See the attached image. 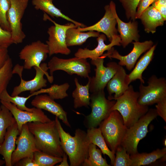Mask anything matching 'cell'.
<instances>
[{
    "label": "cell",
    "instance_id": "obj_1",
    "mask_svg": "<svg viewBox=\"0 0 166 166\" xmlns=\"http://www.w3.org/2000/svg\"><path fill=\"white\" fill-rule=\"evenodd\" d=\"M27 124L39 151L54 156L62 157L65 152L61 146L55 120L46 123L31 122Z\"/></svg>",
    "mask_w": 166,
    "mask_h": 166
},
{
    "label": "cell",
    "instance_id": "obj_2",
    "mask_svg": "<svg viewBox=\"0 0 166 166\" xmlns=\"http://www.w3.org/2000/svg\"><path fill=\"white\" fill-rule=\"evenodd\" d=\"M55 120L62 147L68 156L70 166H82L88 157L89 147L91 143L87 132L77 128L75 130L74 136H72L65 131L57 117H56Z\"/></svg>",
    "mask_w": 166,
    "mask_h": 166
},
{
    "label": "cell",
    "instance_id": "obj_3",
    "mask_svg": "<svg viewBox=\"0 0 166 166\" xmlns=\"http://www.w3.org/2000/svg\"><path fill=\"white\" fill-rule=\"evenodd\" d=\"M138 92L134 90L130 85L120 97L116 99L112 111H118L122 116L124 124L128 128L133 125L148 110V107L140 105L138 102Z\"/></svg>",
    "mask_w": 166,
    "mask_h": 166
},
{
    "label": "cell",
    "instance_id": "obj_4",
    "mask_svg": "<svg viewBox=\"0 0 166 166\" xmlns=\"http://www.w3.org/2000/svg\"><path fill=\"white\" fill-rule=\"evenodd\" d=\"M157 116L155 109H148L145 114L127 128L121 145L125 148L130 155L138 152L137 146L139 141L145 137L148 125Z\"/></svg>",
    "mask_w": 166,
    "mask_h": 166
},
{
    "label": "cell",
    "instance_id": "obj_5",
    "mask_svg": "<svg viewBox=\"0 0 166 166\" xmlns=\"http://www.w3.org/2000/svg\"><path fill=\"white\" fill-rule=\"evenodd\" d=\"M99 128L108 148L115 154L128 128L121 115L117 110L112 111L101 123Z\"/></svg>",
    "mask_w": 166,
    "mask_h": 166
},
{
    "label": "cell",
    "instance_id": "obj_6",
    "mask_svg": "<svg viewBox=\"0 0 166 166\" xmlns=\"http://www.w3.org/2000/svg\"><path fill=\"white\" fill-rule=\"evenodd\" d=\"M35 71V75L33 79L29 81H25L22 78L23 66L17 64L13 68V74H18L20 78V82L18 86L15 87L11 94L12 96L18 95L23 92L30 91V94L37 91L47 86V80L44 78L45 75L48 81L50 83L53 81V76L49 75L47 71L49 70L47 64L41 63L40 67H33Z\"/></svg>",
    "mask_w": 166,
    "mask_h": 166
},
{
    "label": "cell",
    "instance_id": "obj_7",
    "mask_svg": "<svg viewBox=\"0 0 166 166\" xmlns=\"http://www.w3.org/2000/svg\"><path fill=\"white\" fill-rule=\"evenodd\" d=\"M90 97L89 106L91 112L85 117L84 121L85 125L88 129L99 125L109 116L116 102L115 100L107 99L104 91L92 93Z\"/></svg>",
    "mask_w": 166,
    "mask_h": 166
},
{
    "label": "cell",
    "instance_id": "obj_8",
    "mask_svg": "<svg viewBox=\"0 0 166 166\" xmlns=\"http://www.w3.org/2000/svg\"><path fill=\"white\" fill-rule=\"evenodd\" d=\"M43 19L51 21L54 24L49 27L47 33L49 35L48 40L46 41L49 49V55L60 53L68 55L71 51L67 45L66 42V34L68 29L71 28H77V26L73 23H68L64 25L58 24L53 20L45 13Z\"/></svg>",
    "mask_w": 166,
    "mask_h": 166
},
{
    "label": "cell",
    "instance_id": "obj_9",
    "mask_svg": "<svg viewBox=\"0 0 166 166\" xmlns=\"http://www.w3.org/2000/svg\"><path fill=\"white\" fill-rule=\"evenodd\" d=\"M51 76L57 70L63 71L72 75L76 74L85 78H88L91 71L90 63L87 59L76 57L63 59L54 56L47 64Z\"/></svg>",
    "mask_w": 166,
    "mask_h": 166
},
{
    "label": "cell",
    "instance_id": "obj_10",
    "mask_svg": "<svg viewBox=\"0 0 166 166\" xmlns=\"http://www.w3.org/2000/svg\"><path fill=\"white\" fill-rule=\"evenodd\" d=\"M147 86L140 83L138 102L141 105H151L166 97V80L153 75L148 80Z\"/></svg>",
    "mask_w": 166,
    "mask_h": 166
},
{
    "label": "cell",
    "instance_id": "obj_11",
    "mask_svg": "<svg viewBox=\"0 0 166 166\" xmlns=\"http://www.w3.org/2000/svg\"><path fill=\"white\" fill-rule=\"evenodd\" d=\"M105 57L103 55L91 61V64L96 67L95 76L90 77L89 92L91 93L104 91L108 83L114 76L120 66L115 62H109L107 64L106 66H104V59Z\"/></svg>",
    "mask_w": 166,
    "mask_h": 166
},
{
    "label": "cell",
    "instance_id": "obj_12",
    "mask_svg": "<svg viewBox=\"0 0 166 166\" xmlns=\"http://www.w3.org/2000/svg\"><path fill=\"white\" fill-rule=\"evenodd\" d=\"M7 19L14 44L21 43L26 35L22 30L21 20L28 5L29 0H10Z\"/></svg>",
    "mask_w": 166,
    "mask_h": 166
},
{
    "label": "cell",
    "instance_id": "obj_13",
    "mask_svg": "<svg viewBox=\"0 0 166 166\" xmlns=\"http://www.w3.org/2000/svg\"><path fill=\"white\" fill-rule=\"evenodd\" d=\"M49 53L47 45L40 40L25 45L19 53L20 59L24 60V69H30L34 66L39 67L46 60Z\"/></svg>",
    "mask_w": 166,
    "mask_h": 166
},
{
    "label": "cell",
    "instance_id": "obj_14",
    "mask_svg": "<svg viewBox=\"0 0 166 166\" xmlns=\"http://www.w3.org/2000/svg\"><path fill=\"white\" fill-rule=\"evenodd\" d=\"M16 144L17 147L13 152L11 157L12 165L25 157H33L34 152L39 151L37 148L34 136L30 131L27 124H24Z\"/></svg>",
    "mask_w": 166,
    "mask_h": 166
},
{
    "label": "cell",
    "instance_id": "obj_15",
    "mask_svg": "<svg viewBox=\"0 0 166 166\" xmlns=\"http://www.w3.org/2000/svg\"><path fill=\"white\" fill-rule=\"evenodd\" d=\"M133 47L131 52L128 55L122 56L113 47L110 50L103 54L105 57L116 59L119 60L118 64L121 66H125L129 71L134 68L135 64L140 56L143 53L150 49L153 45V42L151 40L146 41L143 42H132Z\"/></svg>",
    "mask_w": 166,
    "mask_h": 166
},
{
    "label": "cell",
    "instance_id": "obj_16",
    "mask_svg": "<svg viewBox=\"0 0 166 166\" xmlns=\"http://www.w3.org/2000/svg\"><path fill=\"white\" fill-rule=\"evenodd\" d=\"M2 104L7 108L12 114L20 133L23 125L31 122L42 123L51 121L42 109L34 107L32 112L21 110L12 103L0 100Z\"/></svg>",
    "mask_w": 166,
    "mask_h": 166
},
{
    "label": "cell",
    "instance_id": "obj_17",
    "mask_svg": "<svg viewBox=\"0 0 166 166\" xmlns=\"http://www.w3.org/2000/svg\"><path fill=\"white\" fill-rule=\"evenodd\" d=\"M105 12L102 18L93 25L82 28L77 27L78 30L81 32L93 31L103 33L111 42L114 35H117V30L116 27V19L109 5L104 7Z\"/></svg>",
    "mask_w": 166,
    "mask_h": 166
},
{
    "label": "cell",
    "instance_id": "obj_18",
    "mask_svg": "<svg viewBox=\"0 0 166 166\" xmlns=\"http://www.w3.org/2000/svg\"><path fill=\"white\" fill-rule=\"evenodd\" d=\"M117 24V31L120 34L121 44L124 48L126 47L133 41H139L140 36L138 30V23L135 21L130 20L125 22L119 17L117 14L115 3L112 1L109 4Z\"/></svg>",
    "mask_w": 166,
    "mask_h": 166
},
{
    "label": "cell",
    "instance_id": "obj_19",
    "mask_svg": "<svg viewBox=\"0 0 166 166\" xmlns=\"http://www.w3.org/2000/svg\"><path fill=\"white\" fill-rule=\"evenodd\" d=\"M97 40L98 44L96 47L92 50L87 48H79L75 53V57L95 60L102 56L105 51L110 50L114 46L121 45V38L119 35L117 34L113 36L110 43L108 45L104 43V41L106 40V37L104 34H100Z\"/></svg>",
    "mask_w": 166,
    "mask_h": 166
},
{
    "label": "cell",
    "instance_id": "obj_20",
    "mask_svg": "<svg viewBox=\"0 0 166 166\" xmlns=\"http://www.w3.org/2000/svg\"><path fill=\"white\" fill-rule=\"evenodd\" d=\"M54 100L48 95L38 94L36 96L31 104L34 107L44 109L55 115L66 125L71 127L67 119V112Z\"/></svg>",
    "mask_w": 166,
    "mask_h": 166
},
{
    "label": "cell",
    "instance_id": "obj_21",
    "mask_svg": "<svg viewBox=\"0 0 166 166\" xmlns=\"http://www.w3.org/2000/svg\"><path fill=\"white\" fill-rule=\"evenodd\" d=\"M128 74L122 66L120 65L117 71L108 83L106 86L110 100L112 94L114 93L111 100H115L121 96L128 89L130 84Z\"/></svg>",
    "mask_w": 166,
    "mask_h": 166
},
{
    "label": "cell",
    "instance_id": "obj_22",
    "mask_svg": "<svg viewBox=\"0 0 166 166\" xmlns=\"http://www.w3.org/2000/svg\"><path fill=\"white\" fill-rule=\"evenodd\" d=\"M20 133L16 122L7 128L4 140L0 144V155L3 156L6 166H12L11 156L15 149L17 136Z\"/></svg>",
    "mask_w": 166,
    "mask_h": 166
},
{
    "label": "cell",
    "instance_id": "obj_23",
    "mask_svg": "<svg viewBox=\"0 0 166 166\" xmlns=\"http://www.w3.org/2000/svg\"><path fill=\"white\" fill-rule=\"evenodd\" d=\"M147 33H155L156 28L164 25V20L159 11L152 5L142 13L140 18Z\"/></svg>",
    "mask_w": 166,
    "mask_h": 166
},
{
    "label": "cell",
    "instance_id": "obj_24",
    "mask_svg": "<svg viewBox=\"0 0 166 166\" xmlns=\"http://www.w3.org/2000/svg\"><path fill=\"white\" fill-rule=\"evenodd\" d=\"M53 0H32V3L35 9L41 10L54 18H61L74 24L77 27L83 28L86 26L82 23L75 21L65 15L61 11L54 5Z\"/></svg>",
    "mask_w": 166,
    "mask_h": 166
},
{
    "label": "cell",
    "instance_id": "obj_25",
    "mask_svg": "<svg viewBox=\"0 0 166 166\" xmlns=\"http://www.w3.org/2000/svg\"><path fill=\"white\" fill-rule=\"evenodd\" d=\"M88 79L87 84L84 85L79 83L77 78H74L76 88L72 92V96L73 98V107L75 109L83 106L88 108L89 106L90 100L89 93L90 76Z\"/></svg>",
    "mask_w": 166,
    "mask_h": 166
},
{
    "label": "cell",
    "instance_id": "obj_26",
    "mask_svg": "<svg viewBox=\"0 0 166 166\" xmlns=\"http://www.w3.org/2000/svg\"><path fill=\"white\" fill-rule=\"evenodd\" d=\"M156 45H153L137 62L132 71L128 74L130 83L139 79L140 83H144L142 73L152 61Z\"/></svg>",
    "mask_w": 166,
    "mask_h": 166
},
{
    "label": "cell",
    "instance_id": "obj_27",
    "mask_svg": "<svg viewBox=\"0 0 166 166\" xmlns=\"http://www.w3.org/2000/svg\"><path fill=\"white\" fill-rule=\"evenodd\" d=\"M87 133L91 143L97 146L104 155L106 154L109 157L111 165L113 166L115 158V154L107 146L100 128H89Z\"/></svg>",
    "mask_w": 166,
    "mask_h": 166
},
{
    "label": "cell",
    "instance_id": "obj_28",
    "mask_svg": "<svg viewBox=\"0 0 166 166\" xmlns=\"http://www.w3.org/2000/svg\"><path fill=\"white\" fill-rule=\"evenodd\" d=\"M166 156V148L157 149L152 152L139 153L130 155L132 161L131 166H140L149 164Z\"/></svg>",
    "mask_w": 166,
    "mask_h": 166
},
{
    "label": "cell",
    "instance_id": "obj_29",
    "mask_svg": "<svg viewBox=\"0 0 166 166\" xmlns=\"http://www.w3.org/2000/svg\"><path fill=\"white\" fill-rule=\"evenodd\" d=\"M99 32L89 31L87 32L79 31L77 28H71L66 31V42L68 47L80 45L85 43L91 37H97Z\"/></svg>",
    "mask_w": 166,
    "mask_h": 166
},
{
    "label": "cell",
    "instance_id": "obj_30",
    "mask_svg": "<svg viewBox=\"0 0 166 166\" xmlns=\"http://www.w3.org/2000/svg\"><path fill=\"white\" fill-rule=\"evenodd\" d=\"M69 86V84L67 82L60 85L54 84L49 88L41 89L31 94L34 96L41 93H47L54 100L61 99L68 96L67 91Z\"/></svg>",
    "mask_w": 166,
    "mask_h": 166
},
{
    "label": "cell",
    "instance_id": "obj_31",
    "mask_svg": "<svg viewBox=\"0 0 166 166\" xmlns=\"http://www.w3.org/2000/svg\"><path fill=\"white\" fill-rule=\"evenodd\" d=\"M101 149L97 148L96 145L90 143L88 149V157L84 161L83 166H110L105 158L102 156Z\"/></svg>",
    "mask_w": 166,
    "mask_h": 166
},
{
    "label": "cell",
    "instance_id": "obj_32",
    "mask_svg": "<svg viewBox=\"0 0 166 166\" xmlns=\"http://www.w3.org/2000/svg\"><path fill=\"white\" fill-rule=\"evenodd\" d=\"M0 144L4 140L7 128L16 122L12 114L5 106L0 107Z\"/></svg>",
    "mask_w": 166,
    "mask_h": 166
},
{
    "label": "cell",
    "instance_id": "obj_33",
    "mask_svg": "<svg viewBox=\"0 0 166 166\" xmlns=\"http://www.w3.org/2000/svg\"><path fill=\"white\" fill-rule=\"evenodd\" d=\"M32 97V96L31 94L27 97H21L18 95L12 96L9 94L6 89L1 94L0 100L10 102L21 110L32 112L34 109V107L31 108H29L25 105L27 100Z\"/></svg>",
    "mask_w": 166,
    "mask_h": 166
},
{
    "label": "cell",
    "instance_id": "obj_34",
    "mask_svg": "<svg viewBox=\"0 0 166 166\" xmlns=\"http://www.w3.org/2000/svg\"><path fill=\"white\" fill-rule=\"evenodd\" d=\"M33 159L38 166H53L60 163L62 160V157L54 156L37 151L34 153Z\"/></svg>",
    "mask_w": 166,
    "mask_h": 166
},
{
    "label": "cell",
    "instance_id": "obj_35",
    "mask_svg": "<svg viewBox=\"0 0 166 166\" xmlns=\"http://www.w3.org/2000/svg\"><path fill=\"white\" fill-rule=\"evenodd\" d=\"M13 64L11 59H8L0 69V96L5 89L12 77Z\"/></svg>",
    "mask_w": 166,
    "mask_h": 166
},
{
    "label": "cell",
    "instance_id": "obj_36",
    "mask_svg": "<svg viewBox=\"0 0 166 166\" xmlns=\"http://www.w3.org/2000/svg\"><path fill=\"white\" fill-rule=\"evenodd\" d=\"M114 166H131L132 161L125 148L120 145L117 148Z\"/></svg>",
    "mask_w": 166,
    "mask_h": 166
},
{
    "label": "cell",
    "instance_id": "obj_37",
    "mask_svg": "<svg viewBox=\"0 0 166 166\" xmlns=\"http://www.w3.org/2000/svg\"><path fill=\"white\" fill-rule=\"evenodd\" d=\"M121 3L128 20L135 21V15L138 5L140 0H118Z\"/></svg>",
    "mask_w": 166,
    "mask_h": 166
},
{
    "label": "cell",
    "instance_id": "obj_38",
    "mask_svg": "<svg viewBox=\"0 0 166 166\" xmlns=\"http://www.w3.org/2000/svg\"><path fill=\"white\" fill-rule=\"evenodd\" d=\"M10 5V0H0V26L4 30L10 32L11 30L7 14Z\"/></svg>",
    "mask_w": 166,
    "mask_h": 166
},
{
    "label": "cell",
    "instance_id": "obj_39",
    "mask_svg": "<svg viewBox=\"0 0 166 166\" xmlns=\"http://www.w3.org/2000/svg\"><path fill=\"white\" fill-rule=\"evenodd\" d=\"M14 42L11 32L3 29L0 26V48H8Z\"/></svg>",
    "mask_w": 166,
    "mask_h": 166
},
{
    "label": "cell",
    "instance_id": "obj_40",
    "mask_svg": "<svg viewBox=\"0 0 166 166\" xmlns=\"http://www.w3.org/2000/svg\"><path fill=\"white\" fill-rule=\"evenodd\" d=\"M157 0H140L136 9L135 15V19H139L140 16L144 11L151 4Z\"/></svg>",
    "mask_w": 166,
    "mask_h": 166
},
{
    "label": "cell",
    "instance_id": "obj_41",
    "mask_svg": "<svg viewBox=\"0 0 166 166\" xmlns=\"http://www.w3.org/2000/svg\"><path fill=\"white\" fill-rule=\"evenodd\" d=\"M156 105V109L158 116L166 122V97L158 102Z\"/></svg>",
    "mask_w": 166,
    "mask_h": 166
},
{
    "label": "cell",
    "instance_id": "obj_42",
    "mask_svg": "<svg viewBox=\"0 0 166 166\" xmlns=\"http://www.w3.org/2000/svg\"><path fill=\"white\" fill-rule=\"evenodd\" d=\"M14 165L16 166H38L34 162L33 157H28L22 159Z\"/></svg>",
    "mask_w": 166,
    "mask_h": 166
},
{
    "label": "cell",
    "instance_id": "obj_43",
    "mask_svg": "<svg viewBox=\"0 0 166 166\" xmlns=\"http://www.w3.org/2000/svg\"><path fill=\"white\" fill-rule=\"evenodd\" d=\"M9 57L7 49L0 48V69Z\"/></svg>",
    "mask_w": 166,
    "mask_h": 166
},
{
    "label": "cell",
    "instance_id": "obj_44",
    "mask_svg": "<svg viewBox=\"0 0 166 166\" xmlns=\"http://www.w3.org/2000/svg\"><path fill=\"white\" fill-rule=\"evenodd\" d=\"M67 155L65 153L63 157L62 160L60 162L61 163L59 165H57L58 166H69V165L67 161Z\"/></svg>",
    "mask_w": 166,
    "mask_h": 166
},
{
    "label": "cell",
    "instance_id": "obj_45",
    "mask_svg": "<svg viewBox=\"0 0 166 166\" xmlns=\"http://www.w3.org/2000/svg\"><path fill=\"white\" fill-rule=\"evenodd\" d=\"M5 164V160L0 159V166H1Z\"/></svg>",
    "mask_w": 166,
    "mask_h": 166
},
{
    "label": "cell",
    "instance_id": "obj_46",
    "mask_svg": "<svg viewBox=\"0 0 166 166\" xmlns=\"http://www.w3.org/2000/svg\"><path fill=\"white\" fill-rule=\"evenodd\" d=\"M163 144L164 146H166V139H164L163 141Z\"/></svg>",
    "mask_w": 166,
    "mask_h": 166
},
{
    "label": "cell",
    "instance_id": "obj_47",
    "mask_svg": "<svg viewBox=\"0 0 166 166\" xmlns=\"http://www.w3.org/2000/svg\"></svg>",
    "mask_w": 166,
    "mask_h": 166
}]
</instances>
